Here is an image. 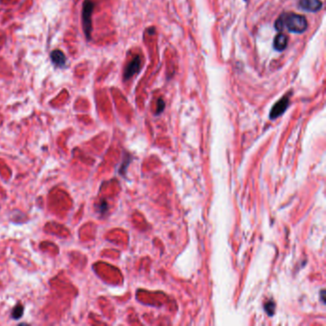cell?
Returning <instances> with one entry per match:
<instances>
[{"label":"cell","mask_w":326,"mask_h":326,"mask_svg":"<svg viewBox=\"0 0 326 326\" xmlns=\"http://www.w3.org/2000/svg\"><path fill=\"white\" fill-rule=\"evenodd\" d=\"M275 27L279 32L286 28L291 33L301 34L307 30L308 22L303 15L289 13L279 15L275 21Z\"/></svg>","instance_id":"6da1fadb"},{"label":"cell","mask_w":326,"mask_h":326,"mask_svg":"<svg viewBox=\"0 0 326 326\" xmlns=\"http://www.w3.org/2000/svg\"><path fill=\"white\" fill-rule=\"evenodd\" d=\"M94 9V3L91 0H84L82 7V24L83 30L87 40H90L91 32H92V21L91 14Z\"/></svg>","instance_id":"7a4b0ae2"},{"label":"cell","mask_w":326,"mask_h":326,"mask_svg":"<svg viewBox=\"0 0 326 326\" xmlns=\"http://www.w3.org/2000/svg\"><path fill=\"white\" fill-rule=\"evenodd\" d=\"M289 103H290V98L288 95L284 96V97L279 99V101L272 107V109L270 111L271 120H275V119L281 116V115L286 111V109L288 108Z\"/></svg>","instance_id":"3957f363"},{"label":"cell","mask_w":326,"mask_h":326,"mask_svg":"<svg viewBox=\"0 0 326 326\" xmlns=\"http://www.w3.org/2000/svg\"><path fill=\"white\" fill-rule=\"evenodd\" d=\"M141 66H142L141 57L139 56H137L134 57V59L127 64V66L125 67V70H124V79L125 80L129 79L130 78H132V76L135 74H137L141 69Z\"/></svg>","instance_id":"277c9868"},{"label":"cell","mask_w":326,"mask_h":326,"mask_svg":"<svg viewBox=\"0 0 326 326\" xmlns=\"http://www.w3.org/2000/svg\"><path fill=\"white\" fill-rule=\"evenodd\" d=\"M300 7L302 10L310 13H316L322 7V2L320 0H300Z\"/></svg>","instance_id":"5b68a950"},{"label":"cell","mask_w":326,"mask_h":326,"mask_svg":"<svg viewBox=\"0 0 326 326\" xmlns=\"http://www.w3.org/2000/svg\"><path fill=\"white\" fill-rule=\"evenodd\" d=\"M287 44H288V37H287L286 34H278L275 38L274 41V48L278 52L284 51L287 47Z\"/></svg>","instance_id":"8992f818"},{"label":"cell","mask_w":326,"mask_h":326,"mask_svg":"<svg viewBox=\"0 0 326 326\" xmlns=\"http://www.w3.org/2000/svg\"><path fill=\"white\" fill-rule=\"evenodd\" d=\"M51 59L56 67H62L66 62V56L59 50H55L51 53Z\"/></svg>","instance_id":"52a82bcc"},{"label":"cell","mask_w":326,"mask_h":326,"mask_svg":"<svg viewBox=\"0 0 326 326\" xmlns=\"http://www.w3.org/2000/svg\"><path fill=\"white\" fill-rule=\"evenodd\" d=\"M275 304L273 300L268 301L267 303H265V305H264V309H265L266 313L269 316H273L275 314Z\"/></svg>","instance_id":"ba28073f"},{"label":"cell","mask_w":326,"mask_h":326,"mask_svg":"<svg viewBox=\"0 0 326 326\" xmlns=\"http://www.w3.org/2000/svg\"><path fill=\"white\" fill-rule=\"evenodd\" d=\"M22 315H23V307H22V305L18 304L16 307L14 309L11 316H13V317L14 320H18Z\"/></svg>","instance_id":"9c48e42d"},{"label":"cell","mask_w":326,"mask_h":326,"mask_svg":"<svg viewBox=\"0 0 326 326\" xmlns=\"http://www.w3.org/2000/svg\"><path fill=\"white\" fill-rule=\"evenodd\" d=\"M164 108V102L162 99H160L158 101V103H157V112L156 114H160L163 112V110Z\"/></svg>","instance_id":"30bf717a"},{"label":"cell","mask_w":326,"mask_h":326,"mask_svg":"<svg viewBox=\"0 0 326 326\" xmlns=\"http://www.w3.org/2000/svg\"><path fill=\"white\" fill-rule=\"evenodd\" d=\"M106 207H107V205H106V203H105V202L102 203V205L99 206V210H101V212H104V209H103V208H106Z\"/></svg>","instance_id":"8fae6325"}]
</instances>
